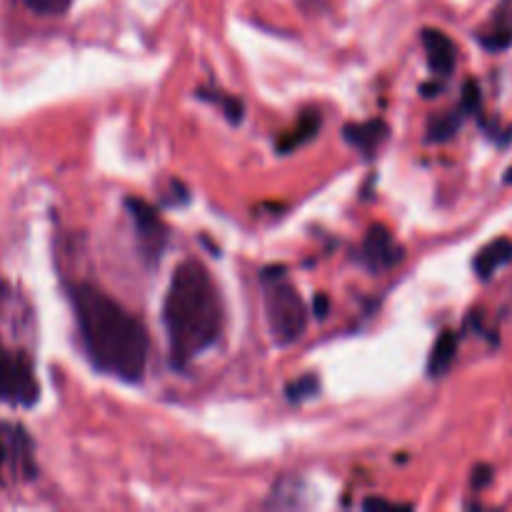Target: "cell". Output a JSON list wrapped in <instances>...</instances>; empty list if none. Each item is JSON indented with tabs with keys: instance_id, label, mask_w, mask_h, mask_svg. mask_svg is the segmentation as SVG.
Returning <instances> with one entry per match:
<instances>
[{
	"instance_id": "cell-1",
	"label": "cell",
	"mask_w": 512,
	"mask_h": 512,
	"mask_svg": "<svg viewBox=\"0 0 512 512\" xmlns=\"http://www.w3.org/2000/svg\"><path fill=\"white\" fill-rule=\"evenodd\" d=\"M73 310L90 363L123 383H143L150 353L143 320L88 283L73 288Z\"/></svg>"
},
{
	"instance_id": "cell-2",
	"label": "cell",
	"mask_w": 512,
	"mask_h": 512,
	"mask_svg": "<svg viewBox=\"0 0 512 512\" xmlns=\"http://www.w3.org/2000/svg\"><path fill=\"white\" fill-rule=\"evenodd\" d=\"M163 323L168 333L170 363L183 370L218 343L223 333V303L200 260H183L173 270L163 303Z\"/></svg>"
},
{
	"instance_id": "cell-3",
	"label": "cell",
	"mask_w": 512,
	"mask_h": 512,
	"mask_svg": "<svg viewBox=\"0 0 512 512\" xmlns=\"http://www.w3.org/2000/svg\"><path fill=\"white\" fill-rule=\"evenodd\" d=\"M265 318L278 345H293L308 328V308L298 288L285 278L283 268H268L263 273Z\"/></svg>"
},
{
	"instance_id": "cell-4",
	"label": "cell",
	"mask_w": 512,
	"mask_h": 512,
	"mask_svg": "<svg viewBox=\"0 0 512 512\" xmlns=\"http://www.w3.org/2000/svg\"><path fill=\"white\" fill-rule=\"evenodd\" d=\"M40 400L33 360L23 350H10L0 343V403L33 408Z\"/></svg>"
},
{
	"instance_id": "cell-5",
	"label": "cell",
	"mask_w": 512,
	"mask_h": 512,
	"mask_svg": "<svg viewBox=\"0 0 512 512\" xmlns=\"http://www.w3.org/2000/svg\"><path fill=\"white\" fill-rule=\"evenodd\" d=\"M38 475L33 440L23 425L0 420V485L30 483Z\"/></svg>"
},
{
	"instance_id": "cell-6",
	"label": "cell",
	"mask_w": 512,
	"mask_h": 512,
	"mask_svg": "<svg viewBox=\"0 0 512 512\" xmlns=\"http://www.w3.org/2000/svg\"><path fill=\"white\" fill-rule=\"evenodd\" d=\"M125 208H128L135 230H138L140 250H143V255L150 263H158L165 245H168V225L163 223V218H160V213L153 205L140 198H128L125 200Z\"/></svg>"
},
{
	"instance_id": "cell-7",
	"label": "cell",
	"mask_w": 512,
	"mask_h": 512,
	"mask_svg": "<svg viewBox=\"0 0 512 512\" xmlns=\"http://www.w3.org/2000/svg\"><path fill=\"white\" fill-rule=\"evenodd\" d=\"M405 253L403 245L393 238L385 225H373L368 230L363 240V248H360V263L370 270V273H385V270H393L395 265L403 263Z\"/></svg>"
},
{
	"instance_id": "cell-8",
	"label": "cell",
	"mask_w": 512,
	"mask_h": 512,
	"mask_svg": "<svg viewBox=\"0 0 512 512\" xmlns=\"http://www.w3.org/2000/svg\"><path fill=\"white\" fill-rule=\"evenodd\" d=\"M345 143L358 150L365 160H373L385 140L390 138V125L385 120H365V123H348L343 128Z\"/></svg>"
},
{
	"instance_id": "cell-9",
	"label": "cell",
	"mask_w": 512,
	"mask_h": 512,
	"mask_svg": "<svg viewBox=\"0 0 512 512\" xmlns=\"http://www.w3.org/2000/svg\"><path fill=\"white\" fill-rule=\"evenodd\" d=\"M423 45L425 53H428V65L435 75L440 78H448L455 70L458 63V48H455L453 40L438 28H425L423 30Z\"/></svg>"
},
{
	"instance_id": "cell-10",
	"label": "cell",
	"mask_w": 512,
	"mask_h": 512,
	"mask_svg": "<svg viewBox=\"0 0 512 512\" xmlns=\"http://www.w3.org/2000/svg\"><path fill=\"white\" fill-rule=\"evenodd\" d=\"M512 260V240L510 238H495L493 243H488L485 248H480V253L475 255L473 268L478 273L480 280H488L498 273L503 265H508Z\"/></svg>"
},
{
	"instance_id": "cell-11",
	"label": "cell",
	"mask_w": 512,
	"mask_h": 512,
	"mask_svg": "<svg viewBox=\"0 0 512 512\" xmlns=\"http://www.w3.org/2000/svg\"><path fill=\"white\" fill-rule=\"evenodd\" d=\"M320 125H323V118H320L318 110H305V113L300 115L298 125H295V128L290 130V133H285L283 138L278 140V153L288 155V153H293V150H298V148H303V145H308L310 140H313L315 135H318Z\"/></svg>"
},
{
	"instance_id": "cell-12",
	"label": "cell",
	"mask_w": 512,
	"mask_h": 512,
	"mask_svg": "<svg viewBox=\"0 0 512 512\" xmlns=\"http://www.w3.org/2000/svg\"><path fill=\"white\" fill-rule=\"evenodd\" d=\"M478 40L483 48L493 50V53H500V50H508L512 45V10L500 8L498 15L493 18L490 28L480 30Z\"/></svg>"
},
{
	"instance_id": "cell-13",
	"label": "cell",
	"mask_w": 512,
	"mask_h": 512,
	"mask_svg": "<svg viewBox=\"0 0 512 512\" xmlns=\"http://www.w3.org/2000/svg\"><path fill=\"white\" fill-rule=\"evenodd\" d=\"M455 355H458V335L453 330H443L440 338L435 340L433 353L428 358V375L430 378H443L455 363Z\"/></svg>"
},
{
	"instance_id": "cell-14",
	"label": "cell",
	"mask_w": 512,
	"mask_h": 512,
	"mask_svg": "<svg viewBox=\"0 0 512 512\" xmlns=\"http://www.w3.org/2000/svg\"><path fill=\"white\" fill-rule=\"evenodd\" d=\"M195 95H198L200 100H208V103L218 105V108L223 110L225 118H228L233 125L243 123L245 108H243V103L235 98V95H228V93H223V90H215V88H200Z\"/></svg>"
},
{
	"instance_id": "cell-15",
	"label": "cell",
	"mask_w": 512,
	"mask_h": 512,
	"mask_svg": "<svg viewBox=\"0 0 512 512\" xmlns=\"http://www.w3.org/2000/svg\"><path fill=\"white\" fill-rule=\"evenodd\" d=\"M465 113L463 110H450V113L438 115V118L430 120L428 125V140L430 143H445V140L455 138V133L463 125Z\"/></svg>"
},
{
	"instance_id": "cell-16",
	"label": "cell",
	"mask_w": 512,
	"mask_h": 512,
	"mask_svg": "<svg viewBox=\"0 0 512 512\" xmlns=\"http://www.w3.org/2000/svg\"><path fill=\"white\" fill-rule=\"evenodd\" d=\"M318 388L320 380L315 378V375H303V378H298L295 383H290L288 388H285V395H288L290 403H303V400L318 395Z\"/></svg>"
},
{
	"instance_id": "cell-17",
	"label": "cell",
	"mask_w": 512,
	"mask_h": 512,
	"mask_svg": "<svg viewBox=\"0 0 512 512\" xmlns=\"http://www.w3.org/2000/svg\"><path fill=\"white\" fill-rule=\"evenodd\" d=\"M480 103H483V95H480L478 80H473V78L465 80V85H463V103H460V110H463L465 115L478 113Z\"/></svg>"
},
{
	"instance_id": "cell-18",
	"label": "cell",
	"mask_w": 512,
	"mask_h": 512,
	"mask_svg": "<svg viewBox=\"0 0 512 512\" xmlns=\"http://www.w3.org/2000/svg\"><path fill=\"white\" fill-rule=\"evenodd\" d=\"M70 3L73 0H25V5L38 15H63Z\"/></svg>"
},
{
	"instance_id": "cell-19",
	"label": "cell",
	"mask_w": 512,
	"mask_h": 512,
	"mask_svg": "<svg viewBox=\"0 0 512 512\" xmlns=\"http://www.w3.org/2000/svg\"><path fill=\"white\" fill-rule=\"evenodd\" d=\"M490 483H493V468H490V465H478V468L473 470V488L480 490Z\"/></svg>"
},
{
	"instance_id": "cell-20",
	"label": "cell",
	"mask_w": 512,
	"mask_h": 512,
	"mask_svg": "<svg viewBox=\"0 0 512 512\" xmlns=\"http://www.w3.org/2000/svg\"><path fill=\"white\" fill-rule=\"evenodd\" d=\"M313 313H315V318H318V320L328 318V313H330V298H328V295H323V293L315 295Z\"/></svg>"
},
{
	"instance_id": "cell-21",
	"label": "cell",
	"mask_w": 512,
	"mask_h": 512,
	"mask_svg": "<svg viewBox=\"0 0 512 512\" xmlns=\"http://www.w3.org/2000/svg\"><path fill=\"white\" fill-rule=\"evenodd\" d=\"M363 508H395V503H390V500H378V498H370L365 500Z\"/></svg>"
},
{
	"instance_id": "cell-22",
	"label": "cell",
	"mask_w": 512,
	"mask_h": 512,
	"mask_svg": "<svg viewBox=\"0 0 512 512\" xmlns=\"http://www.w3.org/2000/svg\"><path fill=\"white\" fill-rule=\"evenodd\" d=\"M420 90H423V95H428V98H430V95H438L440 93V85L438 83H428V85H423V88H420Z\"/></svg>"
},
{
	"instance_id": "cell-23",
	"label": "cell",
	"mask_w": 512,
	"mask_h": 512,
	"mask_svg": "<svg viewBox=\"0 0 512 512\" xmlns=\"http://www.w3.org/2000/svg\"><path fill=\"white\" fill-rule=\"evenodd\" d=\"M505 183H508V185H512V165H510V168H508V173H505Z\"/></svg>"
}]
</instances>
